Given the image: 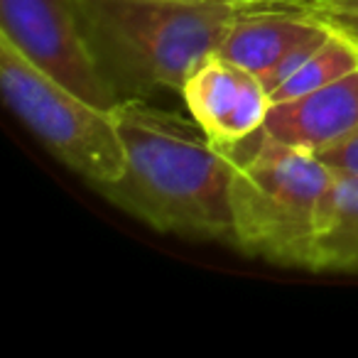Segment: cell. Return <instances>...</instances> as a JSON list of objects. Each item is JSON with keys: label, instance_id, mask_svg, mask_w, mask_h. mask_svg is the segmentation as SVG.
Returning a JSON list of instances; mask_svg holds the SVG:
<instances>
[{"label": "cell", "instance_id": "6da1fadb", "mask_svg": "<svg viewBox=\"0 0 358 358\" xmlns=\"http://www.w3.org/2000/svg\"><path fill=\"white\" fill-rule=\"evenodd\" d=\"M110 115L125 169L101 194L159 234L231 243L234 152L216 148L196 120L143 99H123Z\"/></svg>", "mask_w": 358, "mask_h": 358}, {"label": "cell", "instance_id": "7a4b0ae2", "mask_svg": "<svg viewBox=\"0 0 358 358\" xmlns=\"http://www.w3.org/2000/svg\"><path fill=\"white\" fill-rule=\"evenodd\" d=\"M258 8L185 0H79L84 30L123 99L179 91L216 55L231 22ZM304 8V6H302Z\"/></svg>", "mask_w": 358, "mask_h": 358}, {"label": "cell", "instance_id": "3957f363", "mask_svg": "<svg viewBox=\"0 0 358 358\" xmlns=\"http://www.w3.org/2000/svg\"><path fill=\"white\" fill-rule=\"evenodd\" d=\"M334 172L319 155L260 133L245 157H236L231 182V245L250 258L309 270L317 211Z\"/></svg>", "mask_w": 358, "mask_h": 358}, {"label": "cell", "instance_id": "277c9868", "mask_svg": "<svg viewBox=\"0 0 358 358\" xmlns=\"http://www.w3.org/2000/svg\"><path fill=\"white\" fill-rule=\"evenodd\" d=\"M0 89L20 123L71 172L99 192L118 182L125 152L110 115L37 69L0 35Z\"/></svg>", "mask_w": 358, "mask_h": 358}, {"label": "cell", "instance_id": "5b68a950", "mask_svg": "<svg viewBox=\"0 0 358 358\" xmlns=\"http://www.w3.org/2000/svg\"><path fill=\"white\" fill-rule=\"evenodd\" d=\"M0 35L37 69L103 110L123 101L84 30L79 0H0Z\"/></svg>", "mask_w": 358, "mask_h": 358}, {"label": "cell", "instance_id": "8992f818", "mask_svg": "<svg viewBox=\"0 0 358 358\" xmlns=\"http://www.w3.org/2000/svg\"><path fill=\"white\" fill-rule=\"evenodd\" d=\"M182 99L206 138L224 152L260 133L273 106L263 79L219 55H211L182 86Z\"/></svg>", "mask_w": 358, "mask_h": 358}, {"label": "cell", "instance_id": "52a82bcc", "mask_svg": "<svg viewBox=\"0 0 358 358\" xmlns=\"http://www.w3.org/2000/svg\"><path fill=\"white\" fill-rule=\"evenodd\" d=\"M265 135L289 148L319 155L358 130V69L297 99L275 101Z\"/></svg>", "mask_w": 358, "mask_h": 358}, {"label": "cell", "instance_id": "ba28073f", "mask_svg": "<svg viewBox=\"0 0 358 358\" xmlns=\"http://www.w3.org/2000/svg\"><path fill=\"white\" fill-rule=\"evenodd\" d=\"M322 25L324 17L312 8H258L231 22L216 55L265 79L294 42L309 37Z\"/></svg>", "mask_w": 358, "mask_h": 358}, {"label": "cell", "instance_id": "9c48e42d", "mask_svg": "<svg viewBox=\"0 0 358 358\" xmlns=\"http://www.w3.org/2000/svg\"><path fill=\"white\" fill-rule=\"evenodd\" d=\"M309 270L358 275V172H334L319 201Z\"/></svg>", "mask_w": 358, "mask_h": 358}, {"label": "cell", "instance_id": "30bf717a", "mask_svg": "<svg viewBox=\"0 0 358 358\" xmlns=\"http://www.w3.org/2000/svg\"><path fill=\"white\" fill-rule=\"evenodd\" d=\"M358 69V42L353 40L348 32H343L341 27L331 25V35L329 40L309 57V62L299 71H294L282 86L270 94V99L275 101H287L297 99L302 94H309L314 89H322L334 81L343 79L351 71Z\"/></svg>", "mask_w": 358, "mask_h": 358}, {"label": "cell", "instance_id": "8fae6325", "mask_svg": "<svg viewBox=\"0 0 358 358\" xmlns=\"http://www.w3.org/2000/svg\"><path fill=\"white\" fill-rule=\"evenodd\" d=\"M319 159L334 169V172H358V130L331 148L322 150Z\"/></svg>", "mask_w": 358, "mask_h": 358}, {"label": "cell", "instance_id": "7c38bea8", "mask_svg": "<svg viewBox=\"0 0 358 358\" xmlns=\"http://www.w3.org/2000/svg\"><path fill=\"white\" fill-rule=\"evenodd\" d=\"M309 6L317 13H346V15H358V0H309Z\"/></svg>", "mask_w": 358, "mask_h": 358}, {"label": "cell", "instance_id": "4fadbf2b", "mask_svg": "<svg viewBox=\"0 0 358 358\" xmlns=\"http://www.w3.org/2000/svg\"><path fill=\"white\" fill-rule=\"evenodd\" d=\"M185 3H221V6H304L309 0H185Z\"/></svg>", "mask_w": 358, "mask_h": 358}, {"label": "cell", "instance_id": "5bb4252c", "mask_svg": "<svg viewBox=\"0 0 358 358\" xmlns=\"http://www.w3.org/2000/svg\"><path fill=\"white\" fill-rule=\"evenodd\" d=\"M314 13H317V10H314ZM319 15L327 17L331 25L341 27L343 32H348V35L358 42V15H346V13H319Z\"/></svg>", "mask_w": 358, "mask_h": 358}]
</instances>
